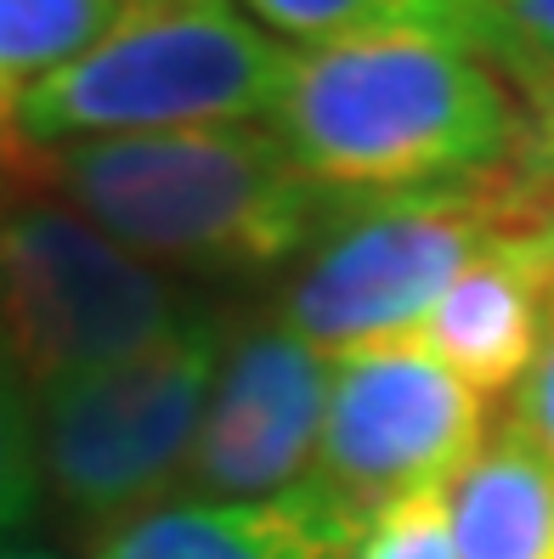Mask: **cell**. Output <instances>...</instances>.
<instances>
[{"mask_svg":"<svg viewBox=\"0 0 554 559\" xmlns=\"http://www.w3.org/2000/svg\"><path fill=\"white\" fill-rule=\"evenodd\" d=\"M12 176L158 272H267L334 215L267 119L17 147Z\"/></svg>","mask_w":554,"mask_h":559,"instance_id":"obj_1","label":"cell"},{"mask_svg":"<svg viewBox=\"0 0 554 559\" xmlns=\"http://www.w3.org/2000/svg\"><path fill=\"white\" fill-rule=\"evenodd\" d=\"M520 96L470 40L351 35L288 46L267 124L334 204L464 187L504 170Z\"/></svg>","mask_w":554,"mask_h":559,"instance_id":"obj_2","label":"cell"},{"mask_svg":"<svg viewBox=\"0 0 554 559\" xmlns=\"http://www.w3.org/2000/svg\"><path fill=\"white\" fill-rule=\"evenodd\" d=\"M288 46L244 0H119L85 51L17 91V142L148 136L272 114Z\"/></svg>","mask_w":554,"mask_h":559,"instance_id":"obj_3","label":"cell"},{"mask_svg":"<svg viewBox=\"0 0 554 559\" xmlns=\"http://www.w3.org/2000/svg\"><path fill=\"white\" fill-rule=\"evenodd\" d=\"M226 334L233 322L199 306L158 345L35 396L46 486L85 537L181 491Z\"/></svg>","mask_w":554,"mask_h":559,"instance_id":"obj_4","label":"cell"},{"mask_svg":"<svg viewBox=\"0 0 554 559\" xmlns=\"http://www.w3.org/2000/svg\"><path fill=\"white\" fill-rule=\"evenodd\" d=\"M199 306L170 272L119 249L74 210L17 176L0 181V356L35 396L158 345Z\"/></svg>","mask_w":554,"mask_h":559,"instance_id":"obj_5","label":"cell"},{"mask_svg":"<svg viewBox=\"0 0 554 559\" xmlns=\"http://www.w3.org/2000/svg\"><path fill=\"white\" fill-rule=\"evenodd\" d=\"M515 233H532V221L504 199L493 176L334 204L322 238L300 254L295 283L283 288L278 322L322 356L413 334L441 288Z\"/></svg>","mask_w":554,"mask_h":559,"instance_id":"obj_6","label":"cell"},{"mask_svg":"<svg viewBox=\"0 0 554 559\" xmlns=\"http://www.w3.org/2000/svg\"><path fill=\"white\" fill-rule=\"evenodd\" d=\"M486 430V396L447 373L419 334L374 340L334 356L311 480L374 520L413 491L452 486Z\"/></svg>","mask_w":554,"mask_h":559,"instance_id":"obj_7","label":"cell"},{"mask_svg":"<svg viewBox=\"0 0 554 559\" xmlns=\"http://www.w3.org/2000/svg\"><path fill=\"white\" fill-rule=\"evenodd\" d=\"M334 356L311 350L278 317L233 322L192 436L181 491L192 498H272L311 475Z\"/></svg>","mask_w":554,"mask_h":559,"instance_id":"obj_8","label":"cell"},{"mask_svg":"<svg viewBox=\"0 0 554 559\" xmlns=\"http://www.w3.org/2000/svg\"><path fill=\"white\" fill-rule=\"evenodd\" d=\"M368 514L311 475L272 498H176L137 509L85 537V559H351Z\"/></svg>","mask_w":554,"mask_h":559,"instance_id":"obj_9","label":"cell"},{"mask_svg":"<svg viewBox=\"0 0 554 559\" xmlns=\"http://www.w3.org/2000/svg\"><path fill=\"white\" fill-rule=\"evenodd\" d=\"M554 311V266L515 233L475 254L470 266L441 288V300L413 328L447 373H459L475 396H509L532 368L543 328Z\"/></svg>","mask_w":554,"mask_h":559,"instance_id":"obj_10","label":"cell"},{"mask_svg":"<svg viewBox=\"0 0 554 559\" xmlns=\"http://www.w3.org/2000/svg\"><path fill=\"white\" fill-rule=\"evenodd\" d=\"M459 559H554V464L493 418L486 441L447 486Z\"/></svg>","mask_w":554,"mask_h":559,"instance_id":"obj_11","label":"cell"},{"mask_svg":"<svg viewBox=\"0 0 554 559\" xmlns=\"http://www.w3.org/2000/svg\"><path fill=\"white\" fill-rule=\"evenodd\" d=\"M244 12L283 46L351 35H452L475 46V0H244Z\"/></svg>","mask_w":554,"mask_h":559,"instance_id":"obj_12","label":"cell"},{"mask_svg":"<svg viewBox=\"0 0 554 559\" xmlns=\"http://www.w3.org/2000/svg\"><path fill=\"white\" fill-rule=\"evenodd\" d=\"M119 12V0H0V80L35 85L85 51L103 23Z\"/></svg>","mask_w":554,"mask_h":559,"instance_id":"obj_13","label":"cell"},{"mask_svg":"<svg viewBox=\"0 0 554 559\" xmlns=\"http://www.w3.org/2000/svg\"><path fill=\"white\" fill-rule=\"evenodd\" d=\"M475 51L520 96L538 103L554 85V0H475Z\"/></svg>","mask_w":554,"mask_h":559,"instance_id":"obj_14","label":"cell"},{"mask_svg":"<svg viewBox=\"0 0 554 559\" xmlns=\"http://www.w3.org/2000/svg\"><path fill=\"white\" fill-rule=\"evenodd\" d=\"M46 498V469H40V413L35 390L23 373L0 356V548L23 525H35Z\"/></svg>","mask_w":554,"mask_h":559,"instance_id":"obj_15","label":"cell"},{"mask_svg":"<svg viewBox=\"0 0 554 559\" xmlns=\"http://www.w3.org/2000/svg\"><path fill=\"white\" fill-rule=\"evenodd\" d=\"M351 559H459L452 514H447V486L413 491V498L374 514L363 548H356Z\"/></svg>","mask_w":554,"mask_h":559,"instance_id":"obj_16","label":"cell"},{"mask_svg":"<svg viewBox=\"0 0 554 559\" xmlns=\"http://www.w3.org/2000/svg\"><path fill=\"white\" fill-rule=\"evenodd\" d=\"M493 181L527 221L554 210V85L538 96V103H527L515 153L504 158V170H493Z\"/></svg>","mask_w":554,"mask_h":559,"instance_id":"obj_17","label":"cell"},{"mask_svg":"<svg viewBox=\"0 0 554 559\" xmlns=\"http://www.w3.org/2000/svg\"><path fill=\"white\" fill-rule=\"evenodd\" d=\"M504 424H515V430L554 464V311H549V328H543V345L532 356V368L509 390Z\"/></svg>","mask_w":554,"mask_h":559,"instance_id":"obj_18","label":"cell"},{"mask_svg":"<svg viewBox=\"0 0 554 559\" xmlns=\"http://www.w3.org/2000/svg\"><path fill=\"white\" fill-rule=\"evenodd\" d=\"M17 85L0 80V181L12 176V158H17Z\"/></svg>","mask_w":554,"mask_h":559,"instance_id":"obj_19","label":"cell"},{"mask_svg":"<svg viewBox=\"0 0 554 559\" xmlns=\"http://www.w3.org/2000/svg\"><path fill=\"white\" fill-rule=\"evenodd\" d=\"M527 238H532V249H538V254L549 260V266H554V210L532 221V233H527Z\"/></svg>","mask_w":554,"mask_h":559,"instance_id":"obj_20","label":"cell"},{"mask_svg":"<svg viewBox=\"0 0 554 559\" xmlns=\"http://www.w3.org/2000/svg\"><path fill=\"white\" fill-rule=\"evenodd\" d=\"M0 559H57V554H46V548H23V543H7V548H0Z\"/></svg>","mask_w":554,"mask_h":559,"instance_id":"obj_21","label":"cell"}]
</instances>
